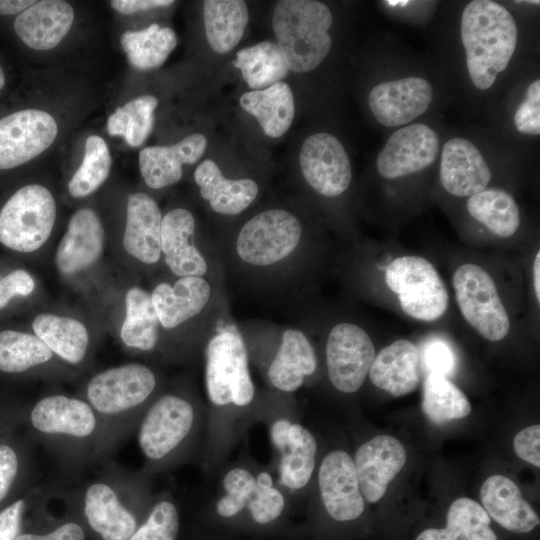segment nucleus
<instances>
[{"mask_svg":"<svg viewBox=\"0 0 540 540\" xmlns=\"http://www.w3.org/2000/svg\"><path fill=\"white\" fill-rule=\"evenodd\" d=\"M203 354L207 422L201 463L212 474L227 461L249 426L264 422L276 400L258 396L245 338L233 322L216 323Z\"/></svg>","mask_w":540,"mask_h":540,"instance_id":"obj_1","label":"nucleus"},{"mask_svg":"<svg viewBox=\"0 0 540 540\" xmlns=\"http://www.w3.org/2000/svg\"><path fill=\"white\" fill-rule=\"evenodd\" d=\"M97 474L71 488L51 486L53 498L74 512L90 540H126L143 522L153 501L152 477L108 459Z\"/></svg>","mask_w":540,"mask_h":540,"instance_id":"obj_2","label":"nucleus"},{"mask_svg":"<svg viewBox=\"0 0 540 540\" xmlns=\"http://www.w3.org/2000/svg\"><path fill=\"white\" fill-rule=\"evenodd\" d=\"M206 406L185 387L161 390L137 427V441L147 475L168 472L196 458L202 460Z\"/></svg>","mask_w":540,"mask_h":540,"instance_id":"obj_3","label":"nucleus"},{"mask_svg":"<svg viewBox=\"0 0 540 540\" xmlns=\"http://www.w3.org/2000/svg\"><path fill=\"white\" fill-rule=\"evenodd\" d=\"M158 373L150 366L131 362L93 374L78 396L86 400L100 423L95 465L111 459L137 427L145 411L161 392Z\"/></svg>","mask_w":540,"mask_h":540,"instance_id":"obj_4","label":"nucleus"},{"mask_svg":"<svg viewBox=\"0 0 540 540\" xmlns=\"http://www.w3.org/2000/svg\"><path fill=\"white\" fill-rule=\"evenodd\" d=\"M21 426L42 446L69 480L95 466L100 437L99 420L82 397L64 393L43 395L26 405Z\"/></svg>","mask_w":540,"mask_h":540,"instance_id":"obj_5","label":"nucleus"},{"mask_svg":"<svg viewBox=\"0 0 540 540\" xmlns=\"http://www.w3.org/2000/svg\"><path fill=\"white\" fill-rule=\"evenodd\" d=\"M207 514L216 522L237 528L263 530L276 526L287 514L290 500L272 470L248 457L223 463Z\"/></svg>","mask_w":540,"mask_h":540,"instance_id":"obj_6","label":"nucleus"},{"mask_svg":"<svg viewBox=\"0 0 540 540\" xmlns=\"http://www.w3.org/2000/svg\"><path fill=\"white\" fill-rule=\"evenodd\" d=\"M460 38L472 84L488 90L508 67L518 43L511 12L492 0H473L463 9Z\"/></svg>","mask_w":540,"mask_h":540,"instance_id":"obj_7","label":"nucleus"},{"mask_svg":"<svg viewBox=\"0 0 540 540\" xmlns=\"http://www.w3.org/2000/svg\"><path fill=\"white\" fill-rule=\"evenodd\" d=\"M303 227L288 210L272 208L246 221L231 245L233 259L243 270L272 274L291 265L302 248Z\"/></svg>","mask_w":540,"mask_h":540,"instance_id":"obj_8","label":"nucleus"},{"mask_svg":"<svg viewBox=\"0 0 540 540\" xmlns=\"http://www.w3.org/2000/svg\"><path fill=\"white\" fill-rule=\"evenodd\" d=\"M333 16L329 7L314 0H281L273 11L272 28L288 69L306 73L328 55Z\"/></svg>","mask_w":540,"mask_h":540,"instance_id":"obj_9","label":"nucleus"},{"mask_svg":"<svg viewBox=\"0 0 540 540\" xmlns=\"http://www.w3.org/2000/svg\"><path fill=\"white\" fill-rule=\"evenodd\" d=\"M282 405V404H281ZM277 405L264 422L274 451L272 472L290 502L311 483L316 472L318 444L312 432L296 421L292 411Z\"/></svg>","mask_w":540,"mask_h":540,"instance_id":"obj_10","label":"nucleus"},{"mask_svg":"<svg viewBox=\"0 0 540 540\" xmlns=\"http://www.w3.org/2000/svg\"><path fill=\"white\" fill-rule=\"evenodd\" d=\"M56 214L48 188L39 184L19 188L0 211V243L21 253L38 250L50 237Z\"/></svg>","mask_w":540,"mask_h":540,"instance_id":"obj_11","label":"nucleus"},{"mask_svg":"<svg viewBox=\"0 0 540 540\" xmlns=\"http://www.w3.org/2000/svg\"><path fill=\"white\" fill-rule=\"evenodd\" d=\"M385 282L398 296L404 313L413 319L432 322L448 308L446 285L426 258L406 255L393 259L385 269Z\"/></svg>","mask_w":540,"mask_h":540,"instance_id":"obj_12","label":"nucleus"},{"mask_svg":"<svg viewBox=\"0 0 540 540\" xmlns=\"http://www.w3.org/2000/svg\"><path fill=\"white\" fill-rule=\"evenodd\" d=\"M452 283L465 320L485 339L499 341L510 330V319L490 274L473 263L460 265Z\"/></svg>","mask_w":540,"mask_h":540,"instance_id":"obj_13","label":"nucleus"},{"mask_svg":"<svg viewBox=\"0 0 540 540\" xmlns=\"http://www.w3.org/2000/svg\"><path fill=\"white\" fill-rule=\"evenodd\" d=\"M376 352L369 334L359 325L340 322L328 333L325 345L327 375L342 393H355L364 384Z\"/></svg>","mask_w":540,"mask_h":540,"instance_id":"obj_14","label":"nucleus"},{"mask_svg":"<svg viewBox=\"0 0 540 540\" xmlns=\"http://www.w3.org/2000/svg\"><path fill=\"white\" fill-rule=\"evenodd\" d=\"M58 126L44 110L23 109L0 119V170L20 166L44 152L56 139Z\"/></svg>","mask_w":540,"mask_h":540,"instance_id":"obj_15","label":"nucleus"},{"mask_svg":"<svg viewBox=\"0 0 540 540\" xmlns=\"http://www.w3.org/2000/svg\"><path fill=\"white\" fill-rule=\"evenodd\" d=\"M299 164L307 184L325 197H338L350 186L352 168L349 156L334 135L318 132L303 142Z\"/></svg>","mask_w":540,"mask_h":540,"instance_id":"obj_16","label":"nucleus"},{"mask_svg":"<svg viewBox=\"0 0 540 540\" xmlns=\"http://www.w3.org/2000/svg\"><path fill=\"white\" fill-rule=\"evenodd\" d=\"M439 152V137L430 126L405 125L390 135L377 155L376 168L385 179L405 177L430 167Z\"/></svg>","mask_w":540,"mask_h":540,"instance_id":"obj_17","label":"nucleus"},{"mask_svg":"<svg viewBox=\"0 0 540 540\" xmlns=\"http://www.w3.org/2000/svg\"><path fill=\"white\" fill-rule=\"evenodd\" d=\"M320 501L330 518L349 522L359 518L365 501L352 456L341 449L328 452L317 469Z\"/></svg>","mask_w":540,"mask_h":540,"instance_id":"obj_18","label":"nucleus"},{"mask_svg":"<svg viewBox=\"0 0 540 540\" xmlns=\"http://www.w3.org/2000/svg\"><path fill=\"white\" fill-rule=\"evenodd\" d=\"M196 220L185 208H174L162 218L161 254L176 277H203L214 282L215 265L195 240ZM215 283V282H214Z\"/></svg>","mask_w":540,"mask_h":540,"instance_id":"obj_19","label":"nucleus"},{"mask_svg":"<svg viewBox=\"0 0 540 540\" xmlns=\"http://www.w3.org/2000/svg\"><path fill=\"white\" fill-rule=\"evenodd\" d=\"M432 101L431 83L419 76L381 82L368 95L372 115L385 127L408 125L424 114Z\"/></svg>","mask_w":540,"mask_h":540,"instance_id":"obj_20","label":"nucleus"},{"mask_svg":"<svg viewBox=\"0 0 540 540\" xmlns=\"http://www.w3.org/2000/svg\"><path fill=\"white\" fill-rule=\"evenodd\" d=\"M161 329L170 331L202 314L214 301L215 283L203 277H179L150 292Z\"/></svg>","mask_w":540,"mask_h":540,"instance_id":"obj_21","label":"nucleus"},{"mask_svg":"<svg viewBox=\"0 0 540 540\" xmlns=\"http://www.w3.org/2000/svg\"><path fill=\"white\" fill-rule=\"evenodd\" d=\"M406 450L402 443L389 435H378L360 445L353 461L359 488L364 500L378 502L385 494L389 482L406 463Z\"/></svg>","mask_w":540,"mask_h":540,"instance_id":"obj_22","label":"nucleus"},{"mask_svg":"<svg viewBox=\"0 0 540 540\" xmlns=\"http://www.w3.org/2000/svg\"><path fill=\"white\" fill-rule=\"evenodd\" d=\"M317 369L315 349L300 329L282 331L279 344L266 367V379L281 395L297 392Z\"/></svg>","mask_w":540,"mask_h":540,"instance_id":"obj_23","label":"nucleus"},{"mask_svg":"<svg viewBox=\"0 0 540 540\" xmlns=\"http://www.w3.org/2000/svg\"><path fill=\"white\" fill-rule=\"evenodd\" d=\"M439 178L449 194L470 197L487 188L492 174L482 153L470 140L454 137L442 146Z\"/></svg>","mask_w":540,"mask_h":540,"instance_id":"obj_24","label":"nucleus"},{"mask_svg":"<svg viewBox=\"0 0 540 540\" xmlns=\"http://www.w3.org/2000/svg\"><path fill=\"white\" fill-rule=\"evenodd\" d=\"M105 231L98 214L91 208H80L71 216L66 232L55 254V264L63 275L81 272L101 257Z\"/></svg>","mask_w":540,"mask_h":540,"instance_id":"obj_25","label":"nucleus"},{"mask_svg":"<svg viewBox=\"0 0 540 540\" xmlns=\"http://www.w3.org/2000/svg\"><path fill=\"white\" fill-rule=\"evenodd\" d=\"M162 218L157 202L150 195L137 192L128 196L123 247L145 265H155L162 259Z\"/></svg>","mask_w":540,"mask_h":540,"instance_id":"obj_26","label":"nucleus"},{"mask_svg":"<svg viewBox=\"0 0 540 540\" xmlns=\"http://www.w3.org/2000/svg\"><path fill=\"white\" fill-rule=\"evenodd\" d=\"M72 6L63 0H41L18 14L14 30L28 47L38 51L55 48L70 31Z\"/></svg>","mask_w":540,"mask_h":540,"instance_id":"obj_27","label":"nucleus"},{"mask_svg":"<svg viewBox=\"0 0 540 540\" xmlns=\"http://www.w3.org/2000/svg\"><path fill=\"white\" fill-rule=\"evenodd\" d=\"M207 138L193 133L170 146H150L139 153V169L147 186L161 189L179 182L183 164H194L203 155Z\"/></svg>","mask_w":540,"mask_h":540,"instance_id":"obj_28","label":"nucleus"},{"mask_svg":"<svg viewBox=\"0 0 540 540\" xmlns=\"http://www.w3.org/2000/svg\"><path fill=\"white\" fill-rule=\"evenodd\" d=\"M34 446L21 424L0 437V510L35 485Z\"/></svg>","mask_w":540,"mask_h":540,"instance_id":"obj_29","label":"nucleus"},{"mask_svg":"<svg viewBox=\"0 0 540 540\" xmlns=\"http://www.w3.org/2000/svg\"><path fill=\"white\" fill-rule=\"evenodd\" d=\"M421 354L411 341L399 339L375 355L369 370L374 386L400 397L414 391L420 381Z\"/></svg>","mask_w":540,"mask_h":540,"instance_id":"obj_30","label":"nucleus"},{"mask_svg":"<svg viewBox=\"0 0 540 540\" xmlns=\"http://www.w3.org/2000/svg\"><path fill=\"white\" fill-rule=\"evenodd\" d=\"M201 197L217 214L234 216L245 211L257 198L259 186L251 178L228 179L211 159L201 162L194 172Z\"/></svg>","mask_w":540,"mask_h":540,"instance_id":"obj_31","label":"nucleus"},{"mask_svg":"<svg viewBox=\"0 0 540 540\" xmlns=\"http://www.w3.org/2000/svg\"><path fill=\"white\" fill-rule=\"evenodd\" d=\"M480 497L487 514L509 531L528 533L540 523L535 510L508 477L493 475L487 478L481 486Z\"/></svg>","mask_w":540,"mask_h":540,"instance_id":"obj_32","label":"nucleus"},{"mask_svg":"<svg viewBox=\"0 0 540 540\" xmlns=\"http://www.w3.org/2000/svg\"><path fill=\"white\" fill-rule=\"evenodd\" d=\"M32 329L66 365L79 367L87 361L91 339L88 329L81 321L52 313H41L35 316Z\"/></svg>","mask_w":540,"mask_h":540,"instance_id":"obj_33","label":"nucleus"},{"mask_svg":"<svg viewBox=\"0 0 540 540\" xmlns=\"http://www.w3.org/2000/svg\"><path fill=\"white\" fill-rule=\"evenodd\" d=\"M161 325L151 295L139 286L125 294V317L120 328L123 345L141 353H153L160 343Z\"/></svg>","mask_w":540,"mask_h":540,"instance_id":"obj_34","label":"nucleus"},{"mask_svg":"<svg viewBox=\"0 0 540 540\" xmlns=\"http://www.w3.org/2000/svg\"><path fill=\"white\" fill-rule=\"evenodd\" d=\"M240 106L253 115L267 136L281 137L290 128L295 114L294 96L290 86L278 82L263 90L245 92Z\"/></svg>","mask_w":540,"mask_h":540,"instance_id":"obj_35","label":"nucleus"},{"mask_svg":"<svg viewBox=\"0 0 540 540\" xmlns=\"http://www.w3.org/2000/svg\"><path fill=\"white\" fill-rule=\"evenodd\" d=\"M58 359L33 333L0 331V374L25 375L54 368ZM61 361V360H60Z\"/></svg>","mask_w":540,"mask_h":540,"instance_id":"obj_36","label":"nucleus"},{"mask_svg":"<svg viewBox=\"0 0 540 540\" xmlns=\"http://www.w3.org/2000/svg\"><path fill=\"white\" fill-rule=\"evenodd\" d=\"M52 498L51 487L45 486L15 540H88L87 532L74 512L64 507L62 514L55 515L49 510Z\"/></svg>","mask_w":540,"mask_h":540,"instance_id":"obj_37","label":"nucleus"},{"mask_svg":"<svg viewBox=\"0 0 540 540\" xmlns=\"http://www.w3.org/2000/svg\"><path fill=\"white\" fill-rule=\"evenodd\" d=\"M247 4L242 0H206L203 22L207 41L217 53L231 51L241 40L248 23Z\"/></svg>","mask_w":540,"mask_h":540,"instance_id":"obj_38","label":"nucleus"},{"mask_svg":"<svg viewBox=\"0 0 540 540\" xmlns=\"http://www.w3.org/2000/svg\"><path fill=\"white\" fill-rule=\"evenodd\" d=\"M416 540H498L490 528V517L476 501L461 497L447 511L445 528H429Z\"/></svg>","mask_w":540,"mask_h":540,"instance_id":"obj_39","label":"nucleus"},{"mask_svg":"<svg viewBox=\"0 0 540 540\" xmlns=\"http://www.w3.org/2000/svg\"><path fill=\"white\" fill-rule=\"evenodd\" d=\"M233 65L253 90H263L281 82L289 71L281 49L273 41L242 48L236 53Z\"/></svg>","mask_w":540,"mask_h":540,"instance_id":"obj_40","label":"nucleus"},{"mask_svg":"<svg viewBox=\"0 0 540 540\" xmlns=\"http://www.w3.org/2000/svg\"><path fill=\"white\" fill-rule=\"evenodd\" d=\"M466 207L475 220L499 237H511L520 227L519 207L504 189L486 188L470 196Z\"/></svg>","mask_w":540,"mask_h":540,"instance_id":"obj_41","label":"nucleus"},{"mask_svg":"<svg viewBox=\"0 0 540 540\" xmlns=\"http://www.w3.org/2000/svg\"><path fill=\"white\" fill-rule=\"evenodd\" d=\"M120 43L133 67L149 70L166 61L177 45V36L171 28L153 23L142 30L124 32Z\"/></svg>","mask_w":540,"mask_h":540,"instance_id":"obj_42","label":"nucleus"},{"mask_svg":"<svg viewBox=\"0 0 540 540\" xmlns=\"http://www.w3.org/2000/svg\"><path fill=\"white\" fill-rule=\"evenodd\" d=\"M422 411L440 425L469 415L471 405L466 395L448 377L428 373L423 384Z\"/></svg>","mask_w":540,"mask_h":540,"instance_id":"obj_43","label":"nucleus"},{"mask_svg":"<svg viewBox=\"0 0 540 540\" xmlns=\"http://www.w3.org/2000/svg\"><path fill=\"white\" fill-rule=\"evenodd\" d=\"M157 106L158 99L153 95H142L128 101L109 116L108 133L124 137L131 147L141 146L152 131Z\"/></svg>","mask_w":540,"mask_h":540,"instance_id":"obj_44","label":"nucleus"},{"mask_svg":"<svg viewBox=\"0 0 540 540\" xmlns=\"http://www.w3.org/2000/svg\"><path fill=\"white\" fill-rule=\"evenodd\" d=\"M112 158L105 140L98 135L86 139L84 156L68 183V192L74 198H83L95 192L109 177Z\"/></svg>","mask_w":540,"mask_h":540,"instance_id":"obj_45","label":"nucleus"},{"mask_svg":"<svg viewBox=\"0 0 540 540\" xmlns=\"http://www.w3.org/2000/svg\"><path fill=\"white\" fill-rule=\"evenodd\" d=\"M181 528L179 506L170 491L154 493L149 512L126 540H178Z\"/></svg>","mask_w":540,"mask_h":540,"instance_id":"obj_46","label":"nucleus"},{"mask_svg":"<svg viewBox=\"0 0 540 540\" xmlns=\"http://www.w3.org/2000/svg\"><path fill=\"white\" fill-rule=\"evenodd\" d=\"M45 486L34 485L0 510V540H15Z\"/></svg>","mask_w":540,"mask_h":540,"instance_id":"obj_47","label":"nucleus"},{"mask_svg":"<svg viewBox=\"0 0 540 540\" xmlns=\"http://www.w3.org/2000/svg\"><path fill=\"white\" fill-rule=\"evenodd\" d=\"M516 130L524 135L538 136L540 134V79L532 81L524 99L518 105L514 117Z\"/></svg>","mask_w":540,"mask_h":540,"instance_id":"obj_48","label":"nucleus"},{"mask_svg":"<svg viewBox=\"0 0 540 540\" xmlns=\"http://www.w3.org/2000/svg\"><path fill=\"white\" fill-rule=\"evenodd\" d=\"M422 358L429 373L450 376L455 371L456 357L449 344L440 339L430 340L423 348Z\"/></svg>","mask_w":540,"mask_h":540,"instance_id":"obj_49","label":"nucleus"},{"mask_svg":"<svg viewBox=\"0 0 540 540\" xmlns=\"http://www.w3.org/2000/svg\"><path fill=\"white\" fill-rule=\"evenodd\" d=\"M35 289L33 277L23 269H16L0 276V309L4 308L14 296H28Z\"/></svg>","mask_w":540,"mask_h":540,"instance_id":"obj_50","label":"nucleus"},{"mask_svg":"<svg viewBox=\"0 0 540 540\" xmlns=\"http://www.w3.org/2000/svg\"><path fill=\"white\" fill-rule=\"evenodd\" d=\"M540 425H532L519 431L514 438L513 448L522 460L540 466Z\"/></svg>","mask_w":540,"mask_h":540,"instance_id":"obj_51","label":"nucleus"},{"mask_svg":"<svg viewBox=\"0 0 540 540\" xmlns=\"http://www.w3.org/2000/svg\"><path fill=\"white\" fill-rule=\"evenodd\" d=\"M26 405L12 399L0 398V437L21 424Z\"/></svg>","mask_w":540,"mask_h":540,"instance_id":"obj_52","label":"nucleus"},{"mask_svg":"<svg viewBox=\"0 0 540 540\" xmlns=\"http://www.w3.org/2000/svg\"><path fill=\"white\" fill-rule=\"evenodd\" d=\"M174 3L172 0H112L111 7L117 12L130 15L158 7H167Z\"/></svg>","mask_w":540,"mask_h":540,"instance_id":"obj_53","label":"nucleus"},{"mask_svg":"<svg viewBox=\"0 0 540 540\" xmlns=\"http://www.w3.org/2000/svg\"><path fill=\"white\" fill-rule=\"evenodd\" d=\"M35 2V0H0V15L20 14Z\"/></svg>","mask_w":540,"mask_h":540,"instance_id":"obj_54","label":"nucleus"},{"mask_svg":"<svg viewBox=\"0 0 540 540\" xmlns=\"http://www.w3.org/2000/svg\"><path fill=\"white\" fill-rule=\"evenodd\" d=\"M533 286L537 302H540V252L537 254L533 262Z\"/></svg>","mask_w":540,"mask_h":540,"instance_id":"obj_55","label":"nucleus"},{"mask_svg":"<svg viewBox=\"0 0 540 540\" xmlns=\"http://www.w3.org/2000/svg\"><path fill=\"white\" fill-rule=\"evenodd\" d=\"M5 85V75H4V71L0 65V91L2 90V88L4 87Z\"/></svg>","mask_w":540,"mask_h":540,"instance_id":"obj_56","label":"nucleus"},{"mask_svg":"<svg viewBox=\"0 0 540 540\" xmlns=\"http://www.w3.org/2000/svg\"><path fill=\"white\" fill-rule=\"evenodd\" d=\"M520 2H524V3H528V4H533V5H539V3H540L539 1H535V0H533V1H520Z\"/></svg>","mask_w":540,"mask_h":540,"instance_id":"obj_57","label":"nucleus"}]
</instances>
